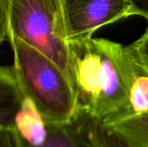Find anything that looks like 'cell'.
Here are the masks:
<instances>
[{"instance_id":"1","label":"cell","mask_w":148,"mask_h":147,"mask_svg":"<svg viewBox=\"0 0 148 147\" xmlns=\"http://www.w3.org/2000/svg\"><path fill=\"white\" fill-rule=\"evenodd\" d=\"M125 46L105 38L69 42V79L78 108L110 126L129 117Z\"/></svg>"},{"instance_id":"2","label":"cell","mask_w":148,"mask_h":147,"mask_svg":"<svg viewBox=\"0 0 148 147\" xmlns=\"http://www.w3.org/2000/svg\"><path fill=\"white\" fill-rule=\"evenodd\" d=\"M8 42L17 82L23 94L33 101L46 125L70 124L78 104L69 78L36 48L16 37H10Z\"/></svg>"},{"instance_id":"3","label":"cell","mask_w":148,"mask_h":147,"mask_svg":"<svg viewBox=\"0 0 148 147\" xmlns=\"http://www.w3.org/2000/svg\"><path fill=\"white\" fill-rule=\"evenodd\" d=\"M0 23L1 42L21 39L69 78V40L62 0H0Z\"/></svg>"},{"instance_id":"4","label":"cell","mask_w":148,"mask_h":147,"mask_svg":"<svg viewBox=\"0 0 148 147\" xmlns=\"http://www.w3.org/2000/svg\"><path fill=\"white\" fill-rule=\"evenodd\" d=\"M69 40L92 37L101 27L134 16L131 0H62Z\"/></svg>"},{"instance_id":"5","label":"cell","mask_w":148,"mask_h":147,"mask_svg":"<svg viewBox=\"0 0 148 147\" xmlns=\"http://www.w3.org/2000/svg\"><path fill=\"white\" fill-rule=\"evenodd\" d=\"M71 124L82 147H137L82 108Z\"/></svg>"},{"instance_id":"6","label":"cell","mask_w":148,"mask_h":147,"mask_svg":"<svg viewBox=\"0 0 148 147\" xmlns=\"http://www.w3.org/2000/svg\"><path fill=\"white\" fill-rule=\"evenodd\" d=\"M124 57L129 86V117L148 113V68L130 44L125 46Z\"/></svg>"},{"instance_id":"7","label":"cell","mask_w":148,"mask_h":147,"mask_svg":"<svg viewBox=\"0 0 148 147\" xmlns=\"http://www.w3.org/2000/svg\"><path fill=\"white\" fill-rule=\"evenodd\" d=\"M23 139L30 146H39L46 139V123L33 101L24 94L13 117V123Z\"/></svg>"},{"instance_id":"8","label":"cell","mask_w":148,"mask_h":147,"mask_svg":"<svg viewBox=\"0 0 148 147\" xmlns=\"http://www.w3.org/2000/svg\"><path fill=\"white\" fill-rule=\"evenodd\" d=\"M46 126L48 130L47 137L44 143L39 146H33L26 143L14 126V133L17 147H82L71 124L64 126Z\"/></svg>"},{"instance_id":"9","label":"cell","mask_w":148,"mask_h":147,"mask_svg":"<svg viewBox=\"0 0 148 147\" xmlns=\"http://www.w3.org/2000/svg\"><path fill=\"white\" fill-rule=\"evenodd\" d=\"M137 147H148V113L136 115L108 126Z\"/></svg>"},{"instance_id":"10","label":"cell","mask_w":148,"mask_h":147,"mask_svg":"<svg viewBox=\"0 0 148 147\" xmlns=\"http://www.w3.org/2000/svg\"><path fill=\"white\" fill-rule=\"evenodd\" d=\"M130 46L135 50L140 59L148 68V27L143 35L131 43Z\"/></svg>"},{"instance_id":"11","label":"cell","mask_w":148,"mask_h":147,"mask_svg":"<svg viewBox=\"0 0 148 147\" xmlns=\"http://www.w3.org/2000/svg\"><path fill=\"white\" fill-rule=\"evenodd\" d=\"M134 15L145 17L148 21V0H131Z\"/></svg>"},{"instance_id":"12","label":"cell","mask_w":148,"mask_h":147,"mask_svg":"<svg viewBox=\"0 0 148 147\" xmlns=\"http://www.w3.org/2000/svg\"><path fill=\"white\" fill-rule=\"evenodd\" d=\"M1 147H17L13 130L12 133L7 130L1 132Z\"/></svg>"}]
</instances>
